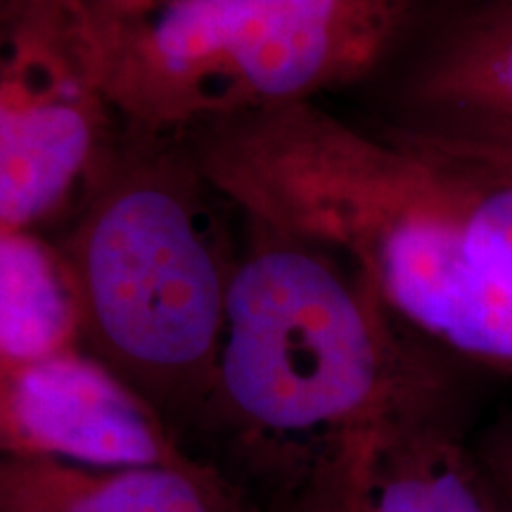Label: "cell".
I'll return each mask as SVG.
<instances>
[{
  "mask_svg": "<svg viewBox=\"0 0 512 512\" xmlns=\"http://www.w3.org/2000/svg\"><path fill=\"white\" fill-rule=\"evenodd\" d=\"M368 441V439H366ZM363 441L320 463L304 482L259 512H361L356 460Z\"/></svg>",
  "mask_w": 512,
  "mask_h": 512,
  "instance_id": "12",
  "label": "cell"
},
{
  "mask_svg": "<svg viewBox=\"0 0 512 512\" xmlns=\"http://www.w3.org/2000/svg\"><path fill=\"white\" fill-rule=\"evenodd\" d=\"M361 512H505L453 408L415 413L358 448Z\"/></svg>",
  "mask_w": 512,
  "mask_h": 512,
  "instance_id": "9",
  "label": "cell"
},
{
  "mask_svg": "<svg viewBox=\"0 0 512 512\" xmlns=\"http://www.w3.org/2000/svg\"><path fill=\"white\" fill-rule=\"evenodd\" d=\"M79 347V313L64 254L31 230H0V363Z\"/></svg>",
  "mask_w": 512,
  "mask_h": 512,
  "instance_id": "10",
  "label": "cell"
},
{
  "mask_svg": "<svg viewBox=\"0 0 512 512\" xmlns=\"http://www.w3.org/2000/svg\"><path fill=\"white\" fill-rule=\"evenodd\" d=\"M0 29L24 38L34 53V81L0 162V230H31L88 176L110 107L34 12L3 3Z\"/></svg>",
  "mask_w": 512,
  "mask_h": 512,
  "instance_id": "6",
  "label": "cell"
},
{
  "mask_svg": "<svg viewBox=\"0 0 512 512\" xmlns=\"http://www.w3.org/2000/svg\"><path fill=\"white\" fill-rule=\"evenodd\" d=\"M64 261L79 347L133 389L195 456L233 264H223L207 240L183 183L155 171L114 176L83 214Z\"/></svg>",
  "mask_w": 512,
  "mask_h": 512,
  "instance_id": "4",
  "label": "cell"
},
{
  "mask_svg": "<svg viewBox=\"0 0 512 512\" xmlns=\"http://www.w3.org/2000/svg\"><path fill=\"white\" fill-rule=\"evenodd\" d=\"M0 512H256L214 467L0 456Z\"/></svg>",
  "mask_w": 512,
  "mask_h": 512,
  "instance_id": "8",
  "label": "cell"
},
{
  "mask_svg": "<svg viewBox=\"0 0 512 512\" xmlns=\"http://www.w3.org/2000/svg\"><path fill=\"white\" fill-rule=\"evenodd\" d=\"M0 456L86 465L202 463L81 347L0 363Z\"/></svg>",
  "mask_w": 512,
  "mask_h": 512,
  "instance_id": "5",
  "label": "cell"
},
{
  "mask_svg": "<svg viewBox=\"0 0 512 512\" xmlns=\"http://www.w3.org/2000/svg\"><path fill=\"white\" fill-rule=\"evenodd\" d=\"M389 128L512 143V0H456L432 24L403 67Z\"/></svg>",
  "mask_w": 512,
  "mask_h": 512,
  "instance_id": "7",
  "label": "cell"
},
{
  "mask_svg": "<svg viewBox=\"0 0 512 512\" xmlns=\"http://www.w3.org/2000/svg\"><path fill=\"white\" fill-rule=\"evenodd\" d=\"M472 448L503 510L512 512V411L498 418Z\"/></svg>",
  "mask_w": 512,
  "mask_h": 512,
  "instance_id": "14",
  "label": "cell"
},
{
  "mask_svg": "<svg viewBox=\"0 0 512 512\" xmlns=\"http://www.w3.org/2000/svg\"><path fill=\"white\" fill-rule=\"evenodd\" d=\"M200 171L254 226L332 249L422 347L512 377V285L446 190L389 131L311 102L209 126Z\"/></svg>",
  "mask_w": 512,
  "mask_h": 512,
  "instance_id": "2",
  "label": "cell"
},
{
  "mask_svg": "<svg viewBox=\"0 0 512 512\" xmlns=\"http://www.w3.org/2000/svg\"><path fill=\"white\" fill-rule=\"evenodd\" d=\"M12 3L62 38L110 110L166 133L304 105L361 79L427 0H190L131 15Z\"/></svg>",
  "mask_w": 512,
  "mask_h": 512,
  "instance_id": "3",
  "label": "cell"
},
{
  "mask_svg": "<svg viewBox=\"0 0 512 512\" xmlns=\"http://www.w3.org/2000/svg\"><path fill=\"white\" fill-rule=\"evenodd\" d=\"M76 10L93 12V15H131L169 3H190V0H62Z\"/></svg>",
  "mask_w": 512,
  "mask_h": 512,
  "instance_id": "15",
  "label": "cell"
},
{
  "mask_svg": "<svg viewBox=\"0 0 512 512\" xmlns=\"http://www.w3.org/2000/svg\"><path fill=\"white\" fill-rule=\"evenodd\" d=\"M432 171L486 261L512 285V143L434 138L384 126Z\"/></svg>",
  "mask_w": 512,
  "mask_h": 512,
  "instance_id": "11",
  "label": "cell"
},
{
  "mask_svg": "<svg viewBox=\"0 0 512 512\" xmlns=\"http://www.w3.org/2000/svg\"><path fill=\"white\" fill-rule=\"evenodd\" d=\"M259 233L264 242L230 271L195 446L256 512L344 448L451 406L446 358L396 323L356 266L318 242Z\"/></svg>",
  "mask_w": 512,
  "mask_h": 512,
  "instance_id": "1",
  "label": "cell"
},
{
  "mask_svg": "<svg viewBox=\"0 0 512 512\" xmlns=\"http://www.w3.org/2000/svg\"><path fill=\"white\" fill-rule=\"evenodd\" d=\"M34 81V53L12 31L0 29V162Z\"/></svg>",
  "mask_w": 512,
  "mask_h": 512,
  "instance_id": "13",
  "label": "cell"
}]
</instances>
